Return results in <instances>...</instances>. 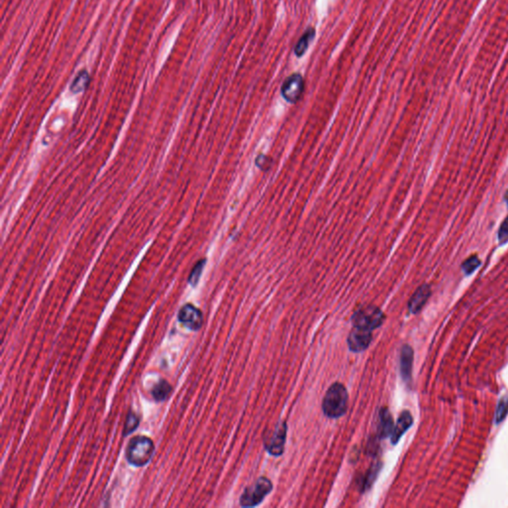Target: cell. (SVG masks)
<instances>
[{
  "instance_id": "16",
  "label": "cell",
  "mask_w": 508,
  "mask_h": 508,
  "mask_svg": "<svg viewBox=\"0 0 508 508\" xmlns=\"http://www.w3.org/2000/svg\"><path fill=\"white\" fill-rule=\"evenodd\" d=\"M508 413V398L507 397H504L502 398L499 402H498V405L496 407V411H495V422L496 423H500L504 420V418L506 417Z\"/></svg>"
},
{
  "instance_id": "22",
  "label": "cell",
  "mask_w": 508,
  "mask_h": 508,
  "mask_svg": "<svg viewBox=\"0 0 508 508\" xmlns=\"http://www.w3.org/2000/svg\"><path fill=\"white\" fill-rule=\"evenodd\" d=\"M267 157L264 156V155H260L256 158V165L257 167H259L260 169H265V166L267 164Z\"/></svg>"
},
{
  "instance_id": "21",
  "label": "cell",
  "mask_w": 508,
  "mask_h": 508,
  "mask_svg": "<svg viewBox=\"0 0 508 508\" xmlns=\"http://www.w3.org/2000/svg\"><path fill=\"white\" fill-rule=\"evenodd\" d=\"M498 240H499V243H501V244H504L505 242H507L508 241V216L505 218V220L501 224V226H500V229H499V232H498Z\"/></svg>"
},
{
  "instance_id": "4",
  "label": "cell",
  "mask_w": 508,
  "mask_h": 508,
  "mask_svg": "<svg viewBox=\"0 0 508 508\" xmlns=\"http://www.w3.org/2000/svg\"><path fill=\"white\" fill-rule=\"evenodd\" d=\"M273 485L265 477L259 478L252 486L247 487L240 496L239 504L242 507H255L272 491Z\"/></svg>"
},
{
  "instance_id": "11",
  "label": "cell",
  "mask_w": 508,
  "mask_h": 508,
  "mask_svg": "<svg viewBox=\"0 0 508 508\" xmlns=\"http://www.w3.org/2000/svg\"><path fill=\"white\" fill-rule=\"evenodd\" d=\"M413 424V417L409 411H403L400 414L396 424L394 425L393 432L391 434V443L396 444L401 439L403 435Z\"/></svg>"
},
{
  "instance_id": "3",
  "label": "cell",
  "mask_w": 508,
  "mask_h": 508,
  "mask_svg": "<svg viewBox=\"0 0 508 508\" xmlns=\"http://www.w3.org/2000/svg\"><path fill=\"white\" fill-rule=\"evenodd\" d=\"M352 321L354 327L372 332L380 328L385 321V315L378 307L366 305L355 312Z\"/></svg>"
},
{
  "instance_id": "19",
  "label": "cell",
  "mask_w": 508,
  "mask_h": 508,
  "mask_svg": "<svg viewBox=\"0 0 508 508\" xmlns=\"http://www.w3.org/2000/svg\"><path fill=\"white\" fill-rule=\"evenodd\" d=\"M205 263H206V260H205V259H203V260L199 261V262L196 264V266L193 268V270H192V272H190V278H189V282H190V285L195 286V285L198 283V281H199V279H200V277H201V274H202V272H203V269H204Z\"/></svg>"
},
{
  "instance_id": "8",
  "label": "cell",
  "mask_w": 508,
  "mask_h": 508,
  "mask_svg": "<svg viewBox=\"0 0 508 508\" xmlns=\"http://www.w3.org/2000/svg\"><path fill=\"white\" fill-rule=\"evenodd\" d=\"M178 319L186 328L192 331H199L203 326V314L195 306L187 304L179 312Z\"/></svg>"
},
{
  "instance_id": "1",
  "label": "cell",
  "mask_w": 508,
  "mask_h": 508,
  "mask_svg": "<svg viewBox=\"0 0 508 508\" xmlns=\"http://www.w3.org/2000/svg\"><path fill=\"white\" fill-rule=\"evenodd\" d=\"M348 407V393L342 383L335 382L328 389L323 404L324 414L331 419H338L342 417Z\"/></svg>"
},
{
  "instance_id": "12",
  "label": "cell",
  "mask_w": 508,
  "mask_h": 508,
  "mask_svg": "<svg viewBox=\"0 0 508 508\" xmlns=\"http://www.w3.org/2000/svg\"><path fill=\"white\" fill-rule=\"evenodd\" d=\"M394 424L392 416L386 407L381 408L378 414V426H377V437L379 439H385L391 437L393 432Z\"/></svg>"
},
{
  "instance_id": "7",
  "label": "cell",
  "mask_w": 508,
  "mask_h": 508,
  "mask_svg": "<svg viewBox=\"0 0 508 508\" xmlns=\"http://www.w3.org/2000/svg\"><path fill=\"white\" fill-rule=\"evenodd\" d=\"M372 341V332L354 327L347 338V345L351 352L361 353L367 350Z\"/></svg>"
},
{
  "instance_id": "17",
  "label": "cell",
  "mask_w": 508,
  "mask_h": 508,
  "mask_svg": "<svg viewBox=\"0 0 508 508\" xmlns=\"http://www.w3.org/2000/svg\"><path fill=\"white\" fill-rule=\"evenodd\" d=\"M481 265V261L478 258V256H471L467 258L466 261L462 265L463 271L466 273V275L471 274L479 266Z\"/></svg>"
},
{
  "instance_id": "6",
  "label": "cell",
  "mask_w": 508,
  "mask_h": 508,
  "mask_svg": "<svg viewBox=\"0 0 508 508\" xmlns=\"http://www.w3.org/2000/svg\"><path fill=\"white\" fill-rule=\"evenodd\" d=\"M287 436V424L280 421L276 425L271 438L265 443V449L271 456L280 457L284 453Z\"/></svg>"
},
{
  "instance_id": "20",
  "label": "cell",
  "mask_w": 508,
  "mask_h": 508,
  "mask_svg": "<svg viewBox=\"0 0 508 508\" xmlns=\"http://www.w3.org/2000/svg\"><path fill=\"white\" fill-rule=\"evenodd\" d=\"M379 469H380V466H375L374 467H371L368 470L367 474L364 478V483H362V485H360L362 487L363 490L367 489L368 487L371 486V484L374 482V480H375V478H376Z\"/></svg>"
},
{
  "instance_id": "10",
  "label": "cell",
  "mask_w": 508,
  "mask_h": 508,
  "mask_svg": "<svg viewBox=\"0 0 508 508\" xmlns=\"http://www.w3.org/2000/svg\"><path fill=\"white\" fill-rule=\"evenodd\" d=\"M414 352L412 347L408 344L403 345L400 353V372L403 380L405 382H410L412 378V367H413V359Z\"/></svg>"
},
{
  "instance_id": "14",
  "label": "cell",
  "mask_w": 508,
  "mask_h": 508,
  "mask_svg": "<svg viewBox=\"0 0 508 508\" xmlns=\"http://www.w3.org/2000/svg\"><path fill=\"white\" fill-rule=\"evenodd\" d=\"M314 37H315V30L312 28H310L309 30H307L304 33V35L301 37V39L299 40V42L297 43V45L295 46L294 51H295L297 57H302L305 54L309 44L313 40Z\"/></svg>"
},
{
  "instance_id": "18",
  "label": "cell",
  "mask_w": 508,
  "mask_h": 508,
  "mask_svg": "<svg viewBox=\"0 0 508 508\" xmlns=\"http://www.w3.org/2000/svg\"><path fill=\"white\" fill-rule=\"evenodd\" d=\"M138 426H139V418L135 414L129 413L124 426V436L134 432Z\"/></svg>"
},
{
  "instance_id": "5",
  "label": "cell",
  "mask_w": 508,
  "mask_h": 508,
  "mask_svg": "<svg viewBox=\"0 0 508 508\" xmlns=\"http://www.w3.org/2000/svg\"><path fill=\"white\" fill-rule=\"evenodd\" d=\"M305 89L304 79L299 74H293L288 77L281 87V93L285 101L290 104L297 103Z\"/></svg>"
},
{
  "instance_id": "9",
  "label": "cell",
  "mask_w": 508,
  "mask_h": 508,
  "mask_svg": "<svg viewBox=\"0 0 508 508\" xmlns=\"http://www.w3.org/2000/svg\"><path fill=\"white\" fill-rule=\"evenodd\" d=\"M431 296V288L429 285L424 284L420 286L408 303V309L411 314H418L423 309L429 297Z\"/></svg>"
},
{
  "instance_id": "15",
  "label": "cell",
  "mask_w": 508,
  "mask_h": 508,
  "mask_svg": "<svg viewBox=\"0 0 508 508\" xmlns=\"http://www.w3.org/2000/svg\"><path fill=\"white\" fill-rule=\"evenodd\" d=\"M171 391H172V386L167 381L162 380L154 386L152 390V395L156 401H163L169 396Z\"/></svg>"
},
{
  "instance_id": "2",
  "label": "cell",
  "mask_w": 508,
  "mask_h": 508,
  "mask_svg": "<svg viewBox=\"0 0 508 508\" xmlns=\"http://www.w3.org/2000/svg\"><path fill=\"white\" fill-rule=\"evenodd\" d=\"M155 447L147 437H135L128 444L126 459L129 464L135 466H143L151 461Z\"/></svg>"
},
{
  "instance_id": "13",
  "label": "cell",
  "mask_w": 508,
  "mask_h": 508,
  "mask_svg": "<svg viewBox=\"0 0 508 508\" xmlns=\"http://www.w3.org/2000/svg\"><path fill=\"white\" fill-rule=\"evenodd\" d=\"M88 85H89V75L85 70H84L80 72L78 76L75 78L73 84L71 85V90L74 93L83 92L86 89Z\"/></svg>"
}]
</instances>
